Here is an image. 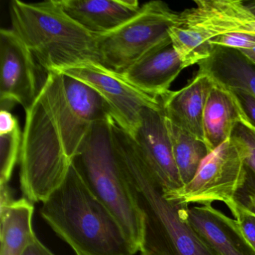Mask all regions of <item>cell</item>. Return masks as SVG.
<instances>
[{"label": "cell", "mask_w": 255, "mask_h": 255, "mask_svg": "<svg viewBox=\"0 0 255 255\" xmlns=\"http://www.w3.org/2000/svg\"><path fill=\"white\" fill-rule=\"evenodd\" d=\"M12 30L47 72L85 62L99 63L96 35L73 20L58 0L10 2Z\"/></svg>", "instance_id": "obj_4"}, {"label": "cell", "mask_w": 255, "mask_h": 255, "mask_svg": "<svg viewBox=\"0 0 255 255\" xmlns=\"http://www.w3.org/2000/svg\"><path fill=\"white\" fill-rule=\"evenodd\" d=\"M19 123L17 118L6 110L0 112V134L8 133L15 130L18 128Z\"/></svg>", "instance_id": "obj_26"}, {"label": "cell", "mask_w": 255, "mask_h": 255, "mask_svg": "<svg viewBox=\"0 0 255 255\" xmlns=\"http://www.w3.org/2000/svg\"><path fill=\"white\" fill-rule=\"evenodd\" d=\"M247 179L244 159L230 138L203 159L189 183L163 196L181 207L192 204L212 205L216 201L227 206L237 199Z\"/></svg>", "instance_id": "obj_8"}, {"label": "cell", "mask_w": 255, "mask_h": 255, "mask_svg": "<svg viewBox=\"0 0 255 255\" xmlns=\"http://www.w3.org/2000/svg\"><path fill=\"white\" fill-rule=\"evenodd\" d=\"M164 117L174 162L183 186L193 178L200 164L210 152L202 141L179 128L165 116Z\"/></svg>", "instance_id": "obj_19"}, {"label": "cell", "mask_w": 255, "mask_h": 255, "mask_svg": "<svg viewBox=\"0 0 255 255\" xmlns=\"http://www.w3.org/2000/svg\"><path fill=\"white\" fill-rule=\"evenodd\" d=\"M133 138L139 144L163 195L180 189L182 183L162 109L147 107L141 111L139 126Z\"/></svg>", "instance_id": "obj_11"}, {"label": "cell", "mask_w": 255, "mask_h": 255, "mask_svg": "<svg viewBox=\"0 0 255 255\" xmlns=\"http://www.w3.org/2000/svg\"><path fill=\"white\" fill-rule=\"evenodd\" d=\"M185 69L172 46L144 56L120 75L143 93L159 100Z\"/></svg>", "instance_id": "obj_14"}, {"label": "cell", "mask_w": 255, "mask_h": 255, "mask_svg": "<svg viewBox=\"0 0 255 255\" xmlns=\"http://www.w3.org/2000/svg\"><path fill=\"white\" fill-rule=\"evenodd\" d=\"M179 207L188 223L222 255H252L236 234L215 214L212 205Z\"/></svg>", "instance_id": "obj_18"}, {"label": "cell", "mask_w": 255, "mask_h": 255, "mask_svg": "<svg viewBox=\"0 0 255 255\" xmlns=\"http://www.w3.org/2000/svg\"><path fill=\"white\" fill-rule=\"evenodd\" d=\"M110 116L105 101L92 88L49 72L26 111L19 159L24 198L44 202L63 183L92 125Z\"/></svg>", "instance_id": "obj_1"}, {"label": "cell", "mask_w": 255, "mask_h": 255, "mask_svg": "<svg viewBox=\"0 0 255 255\" xmlns=\"http://www.w3.org/2000/svg\"><path fill=\"white\" fill-rule=\"evenodd\" d=\"M33 203L13 199L8 185H0V255H22L34 241Z\"/></svg>", "instance_id": "obj_15"}, {"label": "cell", "mask_w": 255, "mask_h": 255, "mask_svg": "<svg viewBox=\"0 0 255 255\" xmlns=\"http://www.w3.org/2000/svg\"><path fill=\"white\" fill-rule=\"evenodd\" d=\"M213 85L214 82L210 77L198 70L184 87L174 92L170 91L159 99L165 117L204 143L203 116Z\"/></svg>", "instance_id": "obj_12"}, {"label": "cell", "mask_w": 255, "mask_h": 255, "mask_svg": "<svg viewBox=\"0 0 255 255\" xmlns=\"http://www.w3.org/2000/svg\"><path fill=\"white\" fill-rule=\"evenodd\" d=\"M114 123L110 116L94 124L73 163L117 219L136 254L144 240V218L116 156Z\"/></svg>", "instance_id": "obj_5"}, {"label": "cell", "mask_w": 255, "mask_h": 255, "mask_svg": "<svg viewBox=\"0 0 255 255\" xmlns=\"http://www.w3.org/2000/svg\"><path fill=\"white\" fill-rule=\"evenodd\" d=\"M35 57L12 29L0 30L1 110L20 104L30 108L39 90Z\"/></svg>", "instance_id": "obj_10"}, {"label": "cell", "mask_w": 255, "mask_h": 255, "mask_svg": "<svg viewBox=\"0 0 255 255\" xmlns=\"http://www.w3.org/2000/svg\"><path fill=\"white\" fill-rule=\"evenodd\" d=\"M234 219L228 217L213 207L215 214L222 220L246 248L249 253L255 255V217L249 213L247 207L238 199L227 205Z\"/></svg>", "instance_id": "obj_20"}, {"label": "cell", "mask_w": 255, "mask_h": 255, "mask_svg": "<svg viewBox=\"0 0 255 255\" xmlns=\"http://www.w3.org/2000/svg\"><path fill=\"white\" fill-rule=\"evenodd\" d=\"M58 73L73 77L94 89L105 101L116 125L132 137L136 133L144 108L162 109L159 100L143 93L120 74L98 62H85Z\"/></svg>", "instance_id": "obj_9"}, {"label": "cell", "mask_w": 255, "mask_h": 255, "mask_svg": "<svg viewBox=\"0 0 255 255\" xmlns=\"http://www.w3.org/2000/svg\"><path fill=\"white\" fill-rule=\"evenodd\" d=\"M251 63L255 65V48L239 50Z\"/></svg>", "instance_id": "obj_28"}, {"label": "cell", "mask_w": 255, "mask_h": 255, "mask_svg": "<svg viewBox=\"0 0 255 255\" xmlns=\"http://www.w3.org/2000/svg\"><path fill=\"white\" fill-rule=\"evenodd\" d=\"M196 6L178 13L170 29L171 46L184 68L208 59L212 41L229 33L255 34V1L198 0Z\"/></svg>", "instance_id": "obj_6"}, {"label": "cell", "mask_w": 255, "mask_h": 255, "mask_svg": "<svg viewBox=\"0 0 255 255\" xmlns=\"http://www.w3.org/2000/svg\"><path fill=\"white\" fill-rule=\"evenodd\" d=\"M198 70L225 89L255 97V65L239 50L215 46L210 57L198 64Z\"/></svg>", "instance_id": "obj_16"}, {"label": "cell", "mask_w": 255, "mask_h": 255, "mask_svg": "<svg viewBox=\"0 0 255 255\" xmlns=\"http://www.w3.org/2000/svg\"><path fill=\"white\" fill-rule=\"evenodd\" d=\"M119 163L144 218L141 255H222L183 217L162 189L138 145L121 150Z\"/></svg>", "instance_id": "obj_3"}, {"label": "cell", "mask_w": 255, "mask_h": 255, "mask_svg": "<svg viewBox=\"0 0 255 255\" xmlns=\"http://www.w3.org/2000/svg\"><path fill=\"white\" fill-rule=\"evenodd\" d=\"M23 133L20 127L8 133L0 134V185L8 184L20 159Z\"/></svg>", "instance_id": "obj_21"}, {"label": "cell", "mask_w": 255, "mask_h": 255, "mask_svg": "<svg viewBox=\"0 0 255 255\" xmlns=\"http://www.w3.org/2000/svg\"><path fill=\"white\" fill-rule=\"evenodd\" d=\"M240 122L231 138L243 156L248 171L255 177V125L245 116L240 107Z\"/></svg>", "instance_id": "obj_22"}, {"label": "cell", "mask_w": 255, "mask_h": 255, "mask_svg": "<svg viewBox=\"0 0 255 255\" xmlns=\"http://www.w3.org/2000/svg\"><path fill=\"white\" fill-rule=\"evenodd\" d=\"M64 11L95 35L109 33L139 11L136 0H58Z\"/></svg>", "instance_id": "obj_13"}, {"label": "cell", "mask_w": 255, "mask_h": 255, "mask_svg": "<svg viewBox=\"0 0 255 255\" xmlns=\"http://www.w3.org/2000/svg\"><path fill=\"white\" fill-rule=\"evenodd\" d=\"M41 217L77 255H135L117 219L73 163L63 183L42 202Z\"/></svg>", "instance_id": "obj_2"}, {"label": "cell", "mask_w": 255, "mask_h": 255, "mask_svg": "<svg viewBox=\"0 0 255 255\" xmlns=\"http://www.w3.org/2000/svg\"><path fill=\"white\" fill-rule=\"evenodd\" d=\"M247 186L246 195L243 204L246 205L249 213L255 217V177L248 171V179L246 183Z\"/></svg>", "instance_id": "obj_25"}, {"label": "cell", "mask_w": 255, "mask_h": 255, "mask_svg": "<svg viewBox=\"0 0 255 255\" xmlns=\"http://www.w3.org/2000/svg\"><path fill=\"white\" fill-rule=\"evenodd\" d=\"M253 35V36H255V35Z\"/></svg>", "instance_id": "obj_29"}, {"label": "cell", "mask_w": 255, "mask_h": 255, "mask_svg": "<svg viewBox=\"0 0 255 255\" xmlns=\"http://www.w3.org/2000/svg\"><path fill=\"white\" fill-rule=\"evenodd\" d=\"M22 255H55L48 248L46 247L38 237H35L34 241L26 248Z\"/></svg>", "instance_id": "obj_27"}, {"label": "cell", "mask_w": 255, "mask_h": 255, "mask_svg": "<svg viewBox=\"0 0 255 255\" xmlns=\"http://www.w3.org/2000/svg\"><path fill=\"white\" fill-rule=\"evenodd\" d=\"M240 118V107L234 94L214 83L203 116L204 143L210 153L231 138Z\"/></svg>", "instance_id": "obj_17"}, {"label": "cell", "mask_w": 255, "mask_h": 255, "mask_svg": "<svg viewBox=\"0 0 255 255\" xmlns=\"http://www.w3.org/2000/svg\"><path fill=\"white\" fill-rule=\"evenodd\" d=\"M212 45L237 50L255 48V36L243 33L226 34L214 38Z\"/></svg>", "instance_id": "obj_23"}, {"label": "cell", "mask_w": 255, "mask_h": 255, "mask_svg": "<svg viewBox=\"0 0 255 255\" xmlns=\"http://www.w3.org/2000/svg\"><path fill=\"white\" fill-rule=\"evenodd\" d=\"M230 91L234 94L245 116L255 125V97L243 90Z\"/></svg>", "instance_id": "obj_24"}, {"label": "cell", "mask_w": 255, "mask_h": 255, "mask_svg": "<svg viewBox=\"0 0 255 255\" xmlns=\"http://www.w3.org/2000/svg\"><path fill=\"white\" fill-rule=\"evenodd\" d=\"M178 13L165 2L150 1L117 29L96 35L99 63L122 74L147 55L171 45L169 30Z\"/></svg>", "instance_id": "obj_7"}]
</instances>
